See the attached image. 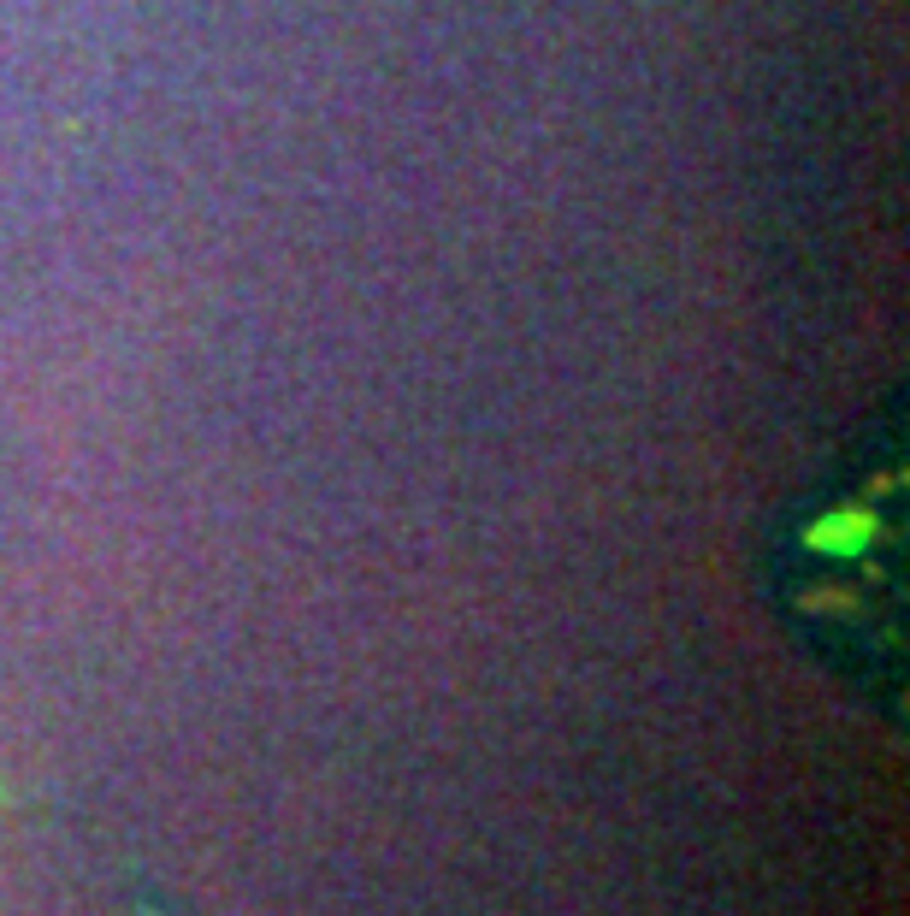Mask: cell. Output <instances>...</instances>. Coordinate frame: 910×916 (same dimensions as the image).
<instances>
[{
	"label": "cell",
	"mask_w": 910,
	"mask_h": 916,
	"mask_svg": "<svg viewBox=\"0 0 910 916\" xmlns=\"http://www.w3.org/2000/svg\"><path fill=\"white\" fill-rule=\"evenodd\" d=\"M775 580L798 639L887 698L899 674V461L869 456L828 479L786 526Z\"/></svg>",
	"instance_id": "obj_1"
},
{
	"label": "cell",
	"mask_w": 910,
	"mask_h": 916,
	"mask_svg": "<svg viewBox=\"0 0 910 916\" xmlns=\"http://www.w3.org/2000/svg\"><path fill=\"white\" fill-rule=\"evenodd\" d=\"M0 916H184L166 893H136L130 881H83V875H60V881H0Z\"/></svg>",
	"instance_id": "obj_2"
}]
</instances>
